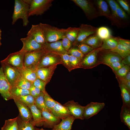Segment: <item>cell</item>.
<instances>
[{"mask_svg": "<svg viewBox=\"0 0 130 130\" xmlns=\"http://www.w3.org/2000/svg\"><path fill=\"white\" fill-rule=\"evenodd\" d=\"M30 5L24 0H15L13 12L12 16V24L14 25L19 19L23 20V26H26L29 23L28 13Z\"/></svg>", "mask_w": 130, "mask_h": 130, "instance_id": "cell-1", "label": "cell"}, {"mask_svg": "<svg viewBox=\"0 0 130 130\" xmlns=\"http://www.w3.org/2000/svg\"><path fill=\"white\" fill-rule=\"evenodd\" d=\"M40 24L43 29L46 42H56L65 36L66 29L59 28L47 24Z\"/></svg>", "mask_w": 130, "mask_h": 130, "instance_id": "cell-2", "label": "cell"}, {"mask_svg": "<svg viewBox=\"0 0 130 130\" xmlns=\"http://www.w3.org/2000/svg\"><path fill=\"white\" fill-rule=\"evenodd\" d=\"M53 0H31L28 13L31 16L40 15L48 10L52 5Z\"/></svg>", "mask_w": 130, "mask_h": 130, "instance_id": "cell-3", "label": "cell"}, {"mask_svg": "<svg viewBox=\"0 0 130 130\" xmlns=\"http://www.w3.org/2000/svg\"><path fill=\"white\" fill-rule=\"evenodd\" d=\"M44 54L42 49L37 51L25 52L24 59V67L36 70L42 57Z\"/></svg>", "mask_w": 130, "mask_h": 130, "instance_id": "cell-4", "label": "cell"}, {"mask_svg": "<svg viewBox=\"0 0 130 130\" xmlns=\"http://www.w3.org/2000/svg\"><path fill=\"white\" fill-rule=\"evenodd\" d=\"M25 52L21 51L10 54L1 62L5 63L16 69L24 68V62Z\"/></svg>", "mask_w": 130, "mask_h": 130, "instance_id": "cell-5", "label": "cell"}, {"mask_svg": "<svg viewBox=\"0 0 130 130\" xmlns=\"http://www.w3.org/2000/svg\"><path fill=\"white\" fill-rule=\"evenodd\" d=\"M83 11L87 18L91 19L99 15L96 8L90 1L87 0H72Z\"/></svg>", "mask_w": 130, "mask_h": 130, "instance_id": "cell-6", "label": "cell"}, {"mask_svg": "<svg viewBox=\"0 0 130 130\" xmlns=\"http://www.w3.org/2000/svg\"><path fill=\"white\" fill-rule=\"evenodd\" d=\"M12 86L4 75L2 67L0 69V94L6 100L12 99Z\"/></svg>", "mask_w": 130, "mask_h": 130, "instance_id": "cell-7", "label": "cell"}, {"mask_svg": "<svg viewBox=\"0 0 130 130\" xmlns=\"http://www.w3.org/2000/svg\"><path fill=\"white\" fill-rule=\"evenodd\" d=\"M42 49L45 54L53 53L59 55L65 53L69 54L63 47L61 40L51 43L46 42L42 46Z\"/></svg>", "mask_w": 130, "mask_h": 130, "instance_id": "cell-8", "label": "cell"}, {"mask_svg": "<svg viewBox=\"0 0 130 130\" xmlns=\"http://www.w3.org/2000/svg\"><path fill=\"white\" fill-rule=\"evenodd\" d=\"M103 103L91 102L84 106L83 117L84 119H87L98 114L104 107Z\"/></svg>", "mask_w": 130, "mask_h": 130, "instance_id": "cell-9", "label": "cell"}, {"mask_svg": "<svg viewBox=\"0 0 130 130\" xmlns=\"http://www.w3.org/2000/svg\"><path fill=\"white\" fill-rule=\"evenodd\" d=\"M1 63L4 74L12 86L20 75L16 68L3 62Z\"/></svg>", "mask_w": 130, "mask_h": 130, "instance_id": "cell-10", "label": "cell"}, {"mask_svg": "<svg viewBox=\"0 0 130 130\" xmlns=\"http://www.w3.org/2000/svg\"><path fill=\"white\" fill-rule=\"evenodd\" d=\"M27 35L31 36L37 42L42 46L46 42L43 29L40 23L37 25H32Z\"/></svg>", "mask_w": 130, "mask_h": 130, "instance_id": "cell-11", "label": "cell"}, {"mask_svg": "<svg viewBox=\"0 0 130 130\" xmlns=\"http://www.w3.org/2000/svg\"><path fill=\"white\" fill-rule=\"evenodd\" d=\"M75 43H82L90 35L96 33L97 29L91 25L82 24L79 27Z\"/></svg>", "mask_w": 130, "mask_h": 130, "instance_id": "cell-12", "label": "cell"}, {"mask_svg": "<svg viewBox=\"0 0 130 130\" xmlns=\"http://www.w3.org/2000/svg\"><path fill=\"white\" fill-rule=\"evenodd\" d=\"M20 40L23 43V46L20 50L25 52L37 51L42 49V46L37 42L31 36L27 35Z\"/></svg>", "mask_w": 130, "mask_h": 130, "instance_id": "cell-13", "label": "cell"}, {"mask_svg": "<svg viewBox=\"0 0 130 130\" xmlns=\"http://www.w3.org/2000/svg\"><path fill=\"white\" fill-rule=\"evenodd\" d=\"M60 58L59 55L57 54H44L41 58L37 68L58 64L60 63Z\"/></svg>", "mask_w": 130, "mask_h": 130, "instance_id": "cell-14", "label": "cell"}, {"mask_svg": "<svg viewBox=\"0 0 130 130\" xmlns=\"http://www.w3.org/2000/svg\"><path fill=\"white\" fill-rule=\"evenodd\" d=\"M63 105L68 108L75 119H84L83 114L84 106L81 105L78 102H75L73 100L67 102Z\"/></svg>", "mask_w": 130, "mask_h": 130, "instance_id": "cell-15", "label": "cell"}, {"mask_svg": "<svg viewBox=\"0 0 130 130\" xmlns=\"http://www.w3.org/2000/svg\"><path fill=\"white\" fill-rule=\"evenodd\" d=\"M57 65L37 68L36 72L37 78L47 83L51 78Z\"/></svg>", "mask_w": 130, "mask_h": 130, "instance_id": "cell-16", "label": "cell"}, {"mask_svg": "<svg viewBox=\"0 0 130 130\" xmlns=\"http://www.w3.org/2000/svg\"><path fill=\"white\" fill-rule=\"evenodd\" d=\"M13 99L18 109L21 119L26 121H32V114L29 108L17 99Z\"/></svg>", "mask_w": 130, "mask_h": 130, "instance_id": "cell-17", "label": "cell"}, {"mask_svg": "<svg viewBox=\"0 0 130 130\" xmlns=\"http://www.w3.org/2000/svg\"><path fill=\"white\" fill-rule=\"evenodd\" d=\"M51 112L60 119H64L72 115L66 106L57 102Z\"/></svg>", "mask_w": 130, "mask_h": 130, "instance_id": "cell-18", "label": "cell"}, {"mask_svg": "<svg viewBox=\"0 0 130 130\" xmlns=\"http://www.w3.org/2000/svg\"><path fill=\"white\" fill-rule=\"evenodd\" d=\"M110 51L104 52L101 55L100 59L102 63L107 65L116 62L121 61L122 58L119 55Z\"/></svg>", "mask_w": 130, "mask_h": 130, "instance_id": "cell-19", "label": "cell"}, {"mask_svg": "<svg viewBox=\"0 0 130 130\" xmlns=\"http://www.w3.org/2000/svg\"><path fill=\"white\" fill-rule=\"evenodd\" d=\"M41 112L44 120V125L46 127H53L60 121L59 119L47 110H43Z\"/></svg>", "mask_w": 130, "mask_h": 130, "instance_id": "cell-20", "label": "cell"}, {"mask_svg": "<svg viewBox=\"0 0 130 130\" xmlns=\"http://www.w3.org/2000/svg\"><path fill=\"white\" fill-rule=\"evenodd\" d=\"M101 50L100 48L93 50L88 53L83 58L81 65L85 67H91L96 64L97 55L98 52Z\"/></svg>", "mask_w": 130, "mask_h": 130, "instance_id": "cell-21", "label": "cell"}, {"mask_svg": "<svg viewBox=\"0 0 130 130\" xmlns=\"http://www.w3.org/2000/svg\"><path fill=\"white\" fill-rule=\"evenodd\" d=\"M75 119L72 115L62 119L59 123L55 125L53 127L54 130H71L73 123Z\"/></svg>", "mask_w": 130, "mask_h": 130, "instance_id": "cell-22", "label": "cell"}, {"mask_svg": "<svg viewBox=\"0 0 130 130\" xmlns=\"http://www.w3.org/2000/svg\"><path fill=\"white\" fill-rule=\"evenodd\" d=\"M32 114L33 121L35 125L40 126L44 125V120L41 112L36 107L35 104L28 106Z\"/></svg>", "mask_w": 130, "mask_h": 130, "instance_id": "cell-23", "label": "cell"}, {"mask_svg": "<svg viewBox=\"0 0 130 130\" xmlns=\"http://www.w3.org/2000/svg\"><path fill=\"white\" fill-rule=\"evenodd\" d=\"M17 69L22 77L32 83L37 78L36 70L24 67Z\"/></svg>", "mask_w": 130, "mask_h": 130, "instance_id": "cell-24", "label": "cell"}, {"mask_svg": "<svg viewBox=\"0 0 130 130\" xmlns=\"http://www.w3.org/2000/svg\"><path fill=\"white\" fill-rule=\"evenodd\" d=\"M99 15L104 16L110 18H113L107 2L103 0L96 1Z\"/></svg>", "mask_w": 130, "mask_h": 130, "instance_id": "cell-25", "label": "cell"}, {"mask_svg": "<svg viewBox=\"0 0 130 130\" xmlns=\"http://www.w3.org/2000/svg\"><path fill=\"white\" fill-rule=\"evenodd\" d=\"M121 122L130 130V106L123 104L120 114Z\"/></svg>", "mask_w": 130, "mask_h": 130, "instance_id": "cell-26", "label": "cell"}, {"mask_svg": "<svg viewBox=\"0 0 130 130\" xmlns=\"http://www.w3.org/2000/svg\"><path fill=\"white\" fill-rule=\"evenodd\" d=\"M17 122L19 130H36L35 125L33 120L26 121L22 120L20 117H18Z\"/></svg>", "mask_w": 130, "mask_h": 130, "instance_id": "cell-27", "label": "cell"}, {"mask_svg": "<svg viewBox=\"0 0 130 130\" xmlns=\"http://www.w3.org/2000/svg\"><path fill=\"white\" fill-rule=\"evenodd\" d=\"M102 41L96 34L88 37L82 43L85 44L94 49L100 46Z\"/></svg>", "mask_w": 130, "mask_h": 130, "instance_id": "cell-28", "label": "cell"}, {"mask_svg": "<svg viewBox=\"0 0 130 130\" xmlns=\"http://www.w3.org/2000/svg\"><path fill=\"white\" fill-rule=\"evenodd\" d=\"M17 119L18 117L6 120L1 130H19Z\"/></svg>", "mask_w": 130, "mask_h": 130, "instance_id": "cell-29", "label": "cell"}, {"mask_svg": "<svg viewBox=\"0 0 130 130\" xmlns=\"http://www.w3.org/2000/svg\"><path fill=\"white\" fill-rule=\"evenodd\" d=\"M123 104L130 106V91L123 84L119 82Z\"/></svg>", "mask_w": 130, "mask_h": 130, "instance_id": "cell-30", "label": "cell"}, {"mask_svg": "<svg viewBox=\"0 0 130 130\" xmlns=\"http://www.w3.org/2000/svg\"><path fill=\"white\" fill-rule=\"evenodd\" d=\"M103 41V44L101 47L100 48L101 50H112L115 48L118 44V42L116 39L111 38Z\"/></svg>", "mask_w": 130, "mask_h": 130, "instance_id": "cell-31", "label": "cell"}, {"mask_svg": "<svg viewBox=\"0 0 130 130\" xmlns=\"http://www.w3.org/2000/svg\"><path fill=\"white\" fill-rule=\"evenodd\" d=\"M96 35L102 41L111 38V33L110 29L108 28L102 26L97 29Z\"/></svg>", "mask_w": 130, "mask_h": 130, "instance_id": "cell-32", "label": "cell"}, {"mask_svg": "<svg viewBox=\"0 0 130 130\" xmlns=\"http://www.w3.org/2000/svg\"><path fill=\"white\" fill-rule=\"evenodd\" d=\"M32 84V83L23 78L21 76L14 83L12 87H17L29 90Z\"/></svg>", "mask_w": 130, "mask_h": 130, "instance_id": "cell-33", "label": "cell"}, {"mask_svg": "<svg viewBox=\"0 0 130 130\" xmlns=\"http://www.w3.org/2000/svg\"><path fill=\"white\" fill-rule=\"evenodd\" d=\"M79 27H69L66 29V37L72 43L76 40Z\"/></svg>", "mask_w": 130, "mask_h": 130, "instance_id": "cell-34", "label": "cell"}, {"mask_svg": "<svg viewBox=\"0 0 130 130\" xmlns=\"http://www.w3.org/2000/svg\"><path fill=\"white\" fill-rule=\"evenodd\" d=\"M110 51L117 53L119 55L122 59L130 55V50L126 48L121 44L118 43L117 46Z\"/></svg>", "mask_w": 130, "mask_h": 130, "instance_id": "cell-35", "label": "cell"}, {"mask_svg": "<svg viewBox=\"0 0 130 130\" xmlns=\"http://www.w3.org/2000/svg\"><path fill=\"white\" fill-rule=\"evenodd\" d=\"M44 100L45 104L47 110L51 112L57 101L53 99L46 91L44 92Z\"/></svg>", "mask_w": 130, "mask_h": 130, "instance_id": "cell-36", "label": "cell"}, {"mask_svg": "<svg viewBox=\"0 0 130 130\" xmlns=\"http://www.w3.org/2000/svg\"><path fill=\"white\" fill-rule=\"evenodd\" d=\"M30 94L29 90L17 87H12L11 95L12 98L16 97Z\"/></svg>", "mask_w": 130, "mask_h": 130, "instance_id": "cell-37", "label": "cell"}, {"mask_svg": "<svg viewBox=\"0 0 130 130\" xmlns=\"http://www.w3.org/2000/svg\"><path fill=\"white\" fill-rule=\"evenodd\" d=\"M15 98L23 104L28 107L31 105L34 104L35 99L30 94L14 97L13 98Z\"/></svg>", "mask_w": 130, "mask_h": 130, "instance_id": "cell-38", "label": "cell"}, {"mask_svg": "<svg viewBox=\"0 0 130 130\" xmlns=\"http://www.w3.org/2000/svg\"><path fill=\"white\" fill-rule=\"evenodd\" d=\"M44 96V93L41 92L40 94L35 99L34 104L41 111L44 110H47L45 104Z\"/></svg>", "mask_w": 130, "mask_h": 130, "instance_id": "cell-39", "label": "cell"}, {"mask_svg": "<svg viewBox=\"0 0 130 130\" xmlns=\"http://www.w3.org/2000/svg\"><path fill=\"white\" fill-rule=\"evenodd\" d=\"M106 1L110 6L113 18L114 19H116V11L118 4L114 0H107Z\"/></svg>", "mask_w": 130, "mask_h": 130, "instance_id": "cell-40", "label": "cell"}, {"mask_svg": "<svg viewBox=\"0 0 130 130\" xmlns=\"http://www.w3.org/2000/svg\"><path fill=\"white\" fill-rule=\"evenodd\" d=\"M130 66L124 65L119 70L116 72V75L119 77L123 78L130 71Z\"/></svg>", "mask_w": 130, "mask_h": 130, "instance_id": "cell-41", "label": "cell"}, {"mask_svg": "<svg viewBox=\"0 0 130 130\" xmlns=\"http://www.w3.org/2000/svg\"><path fill=\"white\" fill-rule=\"evenodd\" d=\"M117 19L125 20L128 18V16L126 13L118 4L116 11Z\"/></svg>", "mask_w": 130, "mask_h": 130, "instance_id": "cell-42", "label": "cell"}, {"mask_svg": "<svg viewBox=\"0 0 130 130\" xmlns=\"http://www.w3.org/2000/svg\"><path fill=\"white\" fill-rule=\"evenodd\" d=\"M47 83L37 78L32 83L33 85L39 88L41 92L44 93L45 90V86Z\"/></svg>", "mask_w": 130, "mask_h": 130, "instance_id": "cell-43", "label": "cell"}, {"mask_svg": "<svg viewBox=\"0 0 130 130\" xmlns=\"http://www.w3.org/2000/svg\"><path fill=\"white\" fill-rule=\"evenodd\" d=\"M78 47V49L84 55L94 50V49L91 47L83 43L79 44Z\"/></svg>", "mask_w": 130, "mask_h": 130, "instance_id": "cell-44", "label": "cell"}, {"mask_svg": "<svg viewBox=\"0 0 130 130\" xmlns=\"http://www.w3.org/2000/svg\"><path fill=\"white\" fill-rule=\"evenodd\" d=\"M69 54L77 58L82 59L84 55L78 49L73 48L70 49L68 51Z\"/></svg>", "mask_w": 130, "mask_h": 130, "instance_id": "cell-45", "label": "cell"}, {"mask_svg": "<svg viewBox=\"0 0 130 130\" xmlns=\"http://www.w3.org/2000/svg\"><path fill=\"white\" fill-rule=\"evenodd\" d=\"M63 47L66 51L68 52L72 46V42L65 36L61 40Z\"/></svg>", "mask_w": 130, "mask_h": 130, "instance_id": "cell-46", "label": "cell"}, {"mask_svg": "<svg viewBox=\"0 0 130 130\" xmlns=\"http://www.w3.org/2000/svg\"><path fill=\"white\" fill-rule=\"evenodd\" d=\"M106 65L109 66L116 72L124 65L121 61L116 62Z\"/></svg>", "mask_w": 130, "mask_h": 130, "instance_id": "cell-47", "label": "cell"}, {"mask_svg": "<svg viewBox=\"0 0 130 130\" xmlns=\"http://www.w3.org/2000/svg\"><path fill=\"white\" fill-rule=\"evenodd\" d=\"M59 55L64 64L67 67H70L69 55L68 54L63 53Z\"/></svg>", "mask_w": 130, "mask_h": 130, "instance_id": "cell-48", "label": "cell"}, {"mask_svg": "<svg viewBox=\"0 0 130 130\" xmlns=\"http://www.w3.org/2000/svg\"><path fill=\"white\" fill-rule=\"evenodd\" d=\"M81 59L72 55H69V63L70 66H75L79 63Z\"/></svg>", "mask_w": 130, "mask_h": 130, "instance_id": "cell-49", "label": "cell"}, {"mask_svg": "<svg viewBox=\"0 0 130 130\" xmlns=\"http://www.w3.org/2000/svg\"><path fill=\"white\" fill-rule=\"evenodd\" d=\"M118 43H119L130 50V41L129 40L118 38L116 39Z\"/></svg>", "mask_w": 130, "mask_h": 130, "instance_id": "cell-50", "label": "cell"}, {"mask_svg": "<svg viewBox=\"0 0 130 130\" xmlns=\"http://www.w3.org/2000/svg\"><path fill=\"white\" fill-rule=\"evenodd\" d=\"M117 1L124 10L128 14H130V9L128 3L125 1L123 0H118Z\"/></svg>", "mask_w": 130, "mask_h": 130, "instance_id": "cell-51", "label": "cell"}, {"mask_svg": "<svg viewBox=\"0 0 130 130\" xmlns=\"http://www.w3.org/2000/svg\"><path fill=\"white\" fill-rule=\"evenodd\" d=\"M121 61L124 65H127L130 66V55H129L123 58Z\"/></svg>", "mask_w": 130, "mask_h": 130, "instance_id": "cell-52", "label": "cell"}, {"mask_svg": "<svg viewBox=\"0 0 130 130\" xmlns=\"http://www.w3.org/2000/svg\"><path fill=\"white\" fill-rule=\"evenodd\" d=\"M29 90L30 94L35 99L37 97V96L34 90V86L32 84Z\"/></svg>", "mask_w": 130, "mask_h": 130, "instance_id": "cell-53", "label": "cell"}, {"mask_svg": "<svg viewBox=\"0 0 130 130\" xmlns=\"http://www.w3.org/2000/svg\"><path fill=\"white\" fill-rule=\"evenodd\" d=\"M124 80L127 81H130V72H129L124 77L121 78Z\"/></svg>", "mask_w": 130, "mask_h": 130, "instance_id": "cell-54", "label": "cell"}, {"mask_svg": "<svg viewBox=\"0 0 130 130\" xmlns=\"http://www.w3.org/2000/svg\"><path fill=\"white\" fill-rule=\"evenodd\" d=\"M34 86V90L38 96L40 93L41 92V91L39 89L38 87Z\"/></svg>", "mask_w": 130, "mask_h": 130, "instance_id": "cell-55", "label": "cell"}, {"mask_svg": "<svg viewBox=\"0 0 130 130\" xmlns=\"http://www.w3.org/2000/svg\"><path fill=\"white\" fill-rule=\"evenodd\" d=\"M1 33L2 31L1 30L0 28V44H1Z\"/></svg>", "mask_w": 130, "mask_h": 130, "instance_id": "cell-56", "label": "cell"}, {"mask_svg": "<svg viewBox=\"0 0 130 130\" xmlns=\"http://www.w3.org/2000/svg\"><path fill=\"white\" fill-rule=\"evenodd\" d=\"M36 130H44V129H43L42 128L41 129H38V128H36Z\"/></svg>", "mask_w": 130, "mask_h": 130, "instance_id": "cell-57", "label": "cell"}, {"mask_svg": "<svg viewBox=\"0 0 130 130\" xmlns=\"http://www.w3.org/2000/svg\"><path fill=\"white\" fill-rule=\"evenodd\" d=\"M1 44H0V46L1 45Z\"/></svg>", "mask_w": 130, "mask_h": 130, "instance_id": "cell-58", "label": "cell"}]
</instances>
